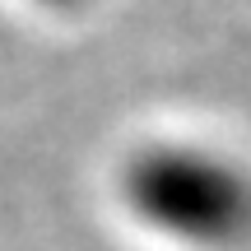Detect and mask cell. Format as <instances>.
Masks as SVG:
<instances>
[{"instance_id":"cell-2","label":"cell","mask_w":251,"mask_h":251,"mask_svg":"<svg viewBox=\"0 0 251 251\" xmlns=\"http://www.w3.org/2000/svg\"><path fill=\"white\" fill-rule=\"evenodd\" d=\"M33 5H42V9H79L89 0H33Z\"/></svg>"},{"instance_id":"cell-1","label":"cell","mask_w":251,"mask_h":251,"mask_svg":"<svg viewBox=\"0 0 251 251\" xmlns=\"http://www.w3.org/2000/svg\"><path fill=\"white\" fill-rule=\"evenodd\" d=\"M121 209L181 251L251 247V163L205 140H144L117 172Z\"/></svg>"}]
</instances>
